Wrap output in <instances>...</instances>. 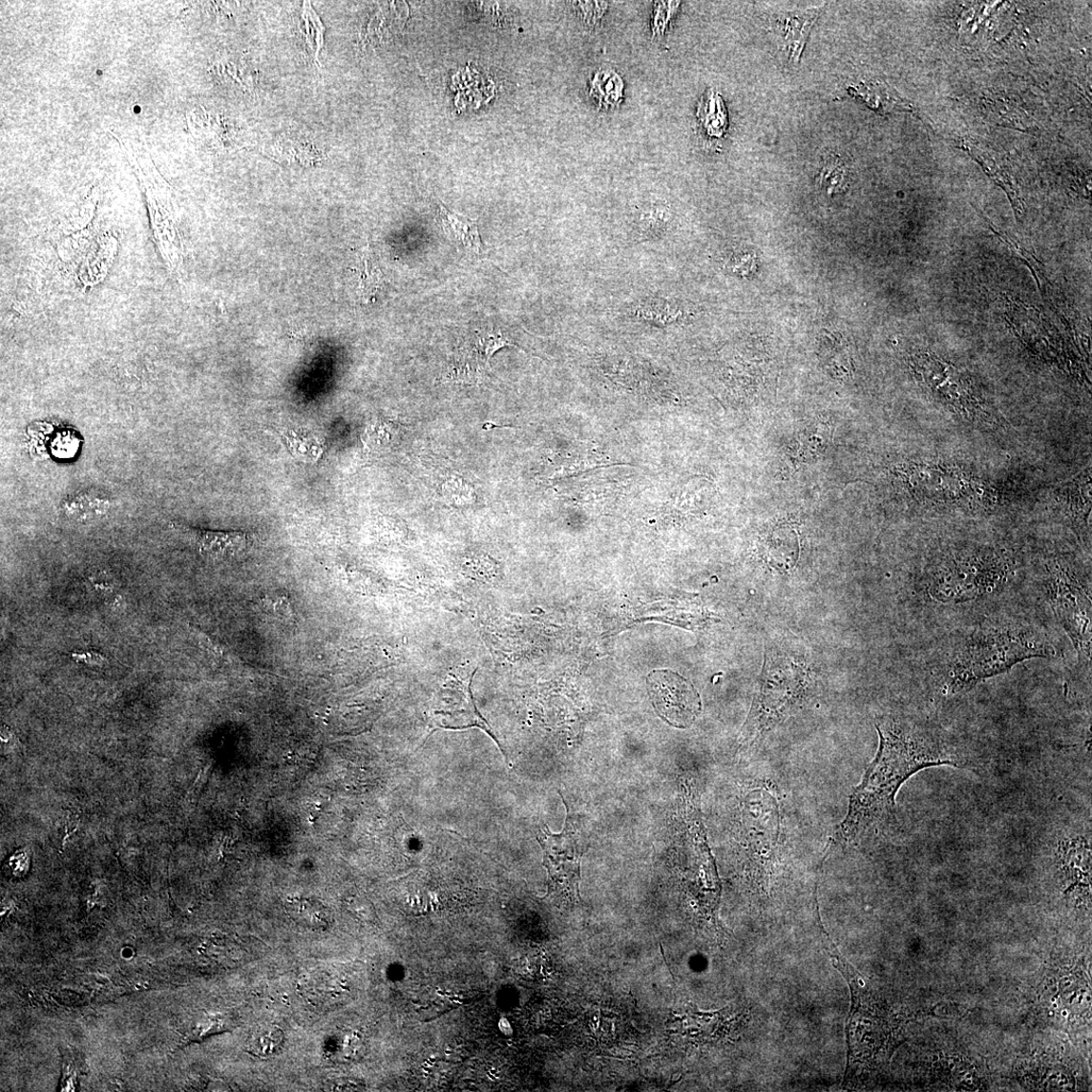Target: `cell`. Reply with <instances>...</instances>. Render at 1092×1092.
I'll return each mask as SVG.
<instances>
[{
  "label": "cell",
  "mask_w": 1092,
  "mask_h": 1092,
  "mask_svg": "<svg viewBox=\"0 0 1092 1092\" xmlns=\"http://www.w3.org/2000/svg\"><path fill=\"white\" fill-rule=\"evenodd\" d=\"M1042 587L1048 604L1062 625L1082 663L1090 668L1092 651V600L1090 579L1067 562L1045 564Z\"/></svg>",
  "instance_id": "obj_4"
},
{
  "label": "cell",
  "mask_w": 1092,
  "mask_h": 1092,
  "mask_svg": "<svg viewBox=\"0 0 1092 1092\" xmlns=\"http://www.w3.org/2000/svg\"><path fill=\"white\" fill-rule=\"evenodd\" d=\"M648 694L661 718L677 728H688L702 712V699L691 682L672 671L648 675Z\"/></svg>",
  "instance_id": "obj_7"
},
{
  "label": "cell",
  "mask_w": 1092,
  "mask_h": 1092,
  "mask_svg": "<svg viewBox=\"0 0 1092 1092\" xmlns=\"http://www.w3.org/2000/svg\"><path fill=\"white\" fill-rule=\"evenodd\" d=\"M1055 645L1031 623L1000 620L969 630L955 643L943 675L944 690L960 694L1036 658L1055 657Z\"/></svg>",
  "instance_id": "obj_2"
},
{
  "label": "cell",
  "mask_w": 1092,
  "mask_h": 1092,
  "mask_svg": "<svg viewBox=\"0 0 1092 1092\" xmlns=\"http://www.w3.org/2000/svg\"><path fill=\"white\" fill-rule=\"evenodd\" d=\"M680 7V2H657L654 4L652 32L655 39L664 37Z\"/></svg>",
  "instance_id": "obj_17"
},
{
  "label": "cell",
  "mask_w": 1092,
  "mask_h": 1092,
  "mask_svg": "<svg viewBox=\"0 0 1092 1092\" xmlns=\"http://www.w3.org/2000/svg\"><path fill=\"white\" fill-rule=\"evenodd\" d=\"M439 225L451 241L470 256H479L482 249L477 220L450 211L439 203Z\"/></svg>",
  "instance_id": "obj_10"
},
{
  "label": "cell",
  "mask_w": 1092,
  "mask_h": 1092,
  "mask_svg": "<svg viewBox=\"0 0 1092 1092\" xmlns=\"http://www.w3.org/2000/svg\"><path fill=\"white\" fill-rule=\"evenodd\" d=\"M697 116L706 134L713 138H721L727 129L728 121L722 96L713 91L707 93L699 104Z\"/></svg>",
  "instance_id": "obj_13"
},
{
  "label": "cell",
  "mask_w": 1092,
  "mask_h": 1092,
  "mask_svg": "<svg viewBox=\"0 0 1092 1092\" xmlns=\"http://www.w3.org/2000/svg\"><path fill=\"white\" fill-rule=\"evenodd\" d=\"M135 112H136V113H140V108H139V107H136V108H135Z\"/></svg>",
  "instance_id": "obj_22"
},
{
  "label": "cell",
  "mask_w": 1092,
  "mask_h": 1092,
  "mask_svg": "<svg viewBox=\"0 0 1092 1092\" xmlns=\"http://www.w3.org/2000/svg\"><path fill=\"white\" fill-rule=\"evenodd\" d=\"M821 185L830 193H834L842 187L843 182L846 180V167L840 158L831 156L830 157L818 177Z\"/></svg>",
  "instance_id": "obj_18"
},
{
  "label": "cell",
  "mask_w": 1092,
  "mask_h": 1092,
  "mask_svg": "<svg viewBox=\"0 0 1092 1092\" xmlns=\"http://www.w3.org/2000/svg\"><path fill=\"white\" fill-rule=\"evenodd\" d=\"M877 754L861 783L852 791L834 842L847 846L890 824L895 817V798L915 773L934 766H962L955 749L924 726L897 719L876 724Z\"/></svg>",
  "instance_id": "obj_1"
},
{
  "label": "cell",
  "mask_w": 1092,
  "mask_h": 1092,
  "mask_svg": "<svg viewBox=\"0 0 1092 1092\" xmlns=\"http://www.w3.org/2000/svg\"><path fill=\"white\" fill-rule=\"evenodd\" d=\"M1010 558L993 550H970L949 556L933 569L927 583L930 598L962 604L1002 590L1013 576Z\"/></svg>",
  "instance_id": "obj_3"
},
{
  "label": "cell",
  "mask_w": 1092,
  "mask_h": 1092,
  "mask_svg": "<svg viewBox=\"0 0 1092 1092\" xmlns=\"http://www.w3.org/2000/svg\"><path fill=\"white\" fill-rule=\"evenodd\" d=\"M590 96L602 111L617 109L624 98V82L616 72H597L590 80Z\"/></svg>",
  "instance_id": "obj_12"
},
{
  "label": "cell",
  "mask_w": 1092,
  "mask_h": 1092,
  "mask_svg": "<svg viewBox=\"0 0 1092 1092\" xmlns=\"http://www.w3.org/2000/svg\"><path fill=\"white\" fill-rule=\"evenodd\" d=\"M538 841L543 850V865L549 873V892L572 903L581 900L578 882L581 880L583 848L570 815L564 830L553 833L544 827L540 830Z\"/></svg>",
  "instance_id": "obj_6"
},
{
  "label": "cell",
  "mask_w": 1092,
  "mask_h": 1092,
  "mask_svg": "<svg viewBox=\"0 0 1092 1092\" xmlns=\"http://www.w3.org/2000/svg\"><path fill=\"white\" fill-rule=\"evenodd\" d=\"M284 1033L277 1027H265L256 1031L249 1040V1051L258 1057L267 1058L276 1055L284 1044Z\"/></svg>",
  "instance_id": "obj_16"
},
{
  "label": "cell",
  "mask_w": 1092,
  "mask_h": 1092,
  "mask_svg": "<svg viewBox=\"0 0 1092 1092\" xmlns=\"http://www.w3.org/2000/svg\"><path fill=\"white\" fill-rule=\"evenodd\" d=\"M285 909L299 925L313 931H324L331 926V913L313 898L294 897L285 902Z\"/></svg>",
  "instance_id": "obj_11"
},
{
  "label": "cell",
  "mask_w": 1092,
  "mask_h": 1092,
  "mask_svg": "<svg viewBox=\"0 0 1092 1092\" xmlns=\"http://www.w3.org/2000/svg\"><path fill=\"white\" fill-rule=\"evenodd\" d=\"M512 346L511 341L505 338L502 333L493 331H484L483 334L477 337V348L484 354L489 362L490 357L494 351Z\"/></svg>",
  "instance_id": "obj_21"
},
{
  "label": "cell",
  "mask_w": 1092,
  "mask_h": 1092,
  "mask_svg": "<svg viewBox=\"0 0 1092 1092\" xmlns=\"http://www.w3.org/2000/svg\"><path fill=\"white\" fill-rule=\"evenodd\" d=\"M362 264L364 268L361 269L360 292L363 298L369 299L381 285L382 273L379 267L373 263L369 253L363 254Z\"/></svg>",
  "instance_id": "obj_19"
},
{
  "label": "cell",
  "mask_w": 1092,
  "mask_h": 1092,
  "mask_svg": "<svg viewBox=\"0 0 1092 1092\" xmlns=\"http://www.w3.org/2000/svg\"><path fill=\"white\" fill-rule=\"evenodd\" d=\"M823 8L794 10L781 13L775 21V28L788 51L789 61L798 64L809 32L816 23Z\"/></svg>",
  "instance_id": "obj_9"
},
{
  "label": "cell",
  "mask_w": 1092,
  "mask_h": 1092,
  "mask_svg": "<svg viewBox=\"0 0 1092 1092\" xmlns=\"http://www.w3.org/2000/svg\"><path fill=\"white\" fill-rule=\"evenodd\" d=\"M299 30L304 46L310 51L315 62L321 67L319 55L324 44L326 28H324L310 2L304 3Z\"/></svg>",
  "instance_id": "obj_14"
},
{
  "label": "cell",
  "mask_w": 1092,
  "mask_h": 1092,
  "mask_svg": "<svg viewBox=\"0 0 1092 1092\" xmlns=\"http://www.w3.org/2000/svg\"><path fill=\"white\" fill-rule=\"evenodd\" d=\"M110 509L108 500L89 493L76 494L64 504L68 517L76 521H89L105 515Z\"/></svg>",
  "instance_id": "obj_15"
},
{
  "label": "cell",
  "mask_w": 1092,
  "mask_h": 1092,
  "mask_svg": "<svg viewBox=\"0 0 1092 1092\" xmlns=\"http://www.w3.org/2000/svg\"><path fill=\"white\" fill-rule=\"evenodd\" d=\"M170 527L192 542L201 556L215 561L241 556L251 544L249 536L245 533L204 531L178 522H173Z\"/></svg>",
  "instance_id": "obj_8"
},
{
  "label": "cell",
  "mask_w": 1092,
  "mask_h": 1092,
  "mask_svg": "<svg viewBox=\"0 0 1092 1092\" xmlns=\"http://www.w3.org/2000/svg\"><path fill=\"white\" fill-rule=\"evenodd\" d=\"M578 19L590 29L598 27L606 14L609 4L603 2L574 3Z\"/></svg>",
  "instance_id": "obj_20"
},
{
  "label": "cell",
  "mask_w": 1092,
  "mask_h": 1092,
  "mask_svg": "<svg viewBox=\"0 0 1092 1092\" xmlns=\"http://www.w3.org/2000/svg\"><path fill=\"white\" fill-rule=\"evenodd\" d=\"M780 671L781 664H774L772 657L766 654L761 686L744 727V748L753 747L806 701L805 675L781 674Z\"/></svg>",
  "instance_id": "obj_5"
}]
</instances>
